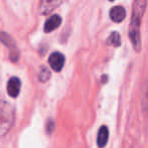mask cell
<instances>
[{
  "instance_id": "cell-2",
  "label": "cell",
  "mask_w": 148,
  "mask_h": 148,
  "mask_svg": "<svg viewBox=\"0 0 148 148\" xmlns=\"http://www.w3.org/2000/svg\"><path fill=\"white\" fill-rule=\"evenodd\" d=\"M15 121V109L8 102L0 100V138L4 137Z\"/></svg>"
},
{
  "instance_id": "cell-5",
  "label": "cell",
  "mask_w": 148,
  "mask_h": 148,
  "mask_svg": "<svg viewBox=\"0 0 148 148\" xmlns=\"http://www.w3.org/2000/svg\"><path fill=\"white\" fill-rule=\"evenodd\" d=\"M21 82L17 77H12L7 83V93L11 98H16L20 93Z\"/></svg>"
},
{
  "instance_id": "cell-9",
  "label": "cell",
  "mask_w": 148,
  "mask_h": 148,
  "mask_svg": "<svg viewBox=\"0 0 148 148\" xmlns=\"http://www.w3.org/2000/svg\"><path fill=\"white\" fill-rule=\"evenodd\" d=\"M108 138H109V130H108V128L106 126H102L99 129L97 138V144L99 148L105 147V145L108 142Z\"/></svg>"
},
{
  "instance_id": "cell-12",
  "label": "cell",
  "mask_w": 148,
  "mask_h": 148,
  "mask_svg": "<svg viewBox=\"0 0 148 148\" xmlns=\"http://www.w3.org/2000/svg\"><path fill=\"white\" fill-rule=\"evenodd\" d=\"M55 129V122H53L51 119H49L47 123V133H51Z\"/></svg>"
},
{
  "instance_id": "cell-8",
  "label": "cell",
  "mask_w": 148,
  "mask_h": 148,
  "mask_svg": "<svg viewBox=\"0 0 148 148\" xmlns=\"http://www.w3.org/2000/svg\"><path fill=\"white\" fill-rule=\"evenodd\" d=\"M125 17H126V11L122 6H115L110 10V18L116 23L123 21Z\"/></svg>"
},
{
  "instance_id": "cell-11",
  "label": "cell",
  "mask_w": 148,
  "mask_h": 148,
  "mask_svg": "<svg viewBox=\"0 0 148 148\" xmlns=\"http://www.w3.org/2000/svg\"><path fill=\"white\" fill-rule=\"evenodd\" d=\"M51 78V72L47 66H42L39 71L38 74V80L42 83H45L49 79Z\"/></svg>"
},
{
  "instance_id": "cell-14",
  "label": "cell",
  "mask_w": 148,
  "mask_h": 148,
  "mask_svg": "<svg viewBox=\"0 0 148 148\" xmlns=\"http://www.w3.org/2000/svg\"><path fill=\"white\" fill-rule=\"evenodd\" d=\"M109 1H114V0H109Z\"/></svg>"
},
{
  "instance_id": "cell-6",
  "label": "cell",
  "mask_w": 148,
  "mask_h": 148,
  "mask_svg": "<svg viewBox=\"0 0 148 148\" xmlns=\"http://www.w3.org/2000/svg\"><path fill=\"white\" fill-rule=\"evenodd\" d=\"M60 3H62V0H40V4H39L40 13L47 15L57 7H59Z\"/></svg>"
},
{
  "instance_id": "cell-3",
  "label": "cell",
  "mask_w": 148,
  "mask_h": 148,
  "mask_svg": "<svg viewBox=\"0 0 148 148\" xmlns=\"http://www.w3.org/2000/svg\"><path fill=\"white\" fill-rule=\"evenodd\" d=\"M0 42H2L6 47L9 49V59L11 62H16L19 59V51L17 49L14 39L8 33L0 31Z\"/></svg>"
},
{
  "instance_id": "cell-13",
  "label": "cell",
  "mask_w": 148,
  "mask_h": 148,
  "mask_svg": "<svg viewBox=\"0 0 148 148\" xmlns=\"http://www.w3.org/2000/svg\"><path fill=\"white\" fill-rule=\"evenodd\" d=\"M143 107L146 110L148 109V87H147L146 94L144 95V99H143Z\"/></svg>"
},
{
  "instance_id": "cell-7",
  "label": "cell",
  "mask_w": 148,
  "mask_h": 148,
  "mask_svg": "<svg viewBox=\"0 0 148 148\" xmlns=\"http://www.w3.org/2000/svg\"><path fill=\"white\" fill-rule=\"evenodd\" d=\"M62 23V17L60 15H53L45 21V32L49 33L56 30Z\"/></svg>"
},
{
  "instance_id": "cell-4",
  "label": "cell",
  "mask_w": 148,
  "mask_h": 148,
  "mask_svg": "<svg viewBox=\"0 0 148 148\" xmlns=\"http://www.w3.org/2000/svg\"><path fill=\"white\" fill-rule=\"evenodd\" d=\"M49 64L55 72H60L64 64V56L59 51H55L49 56Z\"/></svg>"
},
{
  "instance_id": "cell-1",
  "label": "cell",
  "mask_w": 148,
  "mask_h": 148,
  "mask_svg": "<svg viewBox=\"0 0 148 148\" xmlns=\"http://www.w3.org/2000/svg\"><path fill=\"white\" fill-rule=\"evenodd\" d=\"M146 9V0H135L133 3L132 16L129 26V37L131 39L132 47L137 53L141 49L140 40V23Z\"/></svg>"
},
{
  "instance_id": "cell-10",
  "label": "cell",
  "mask_w": 148,
  "mask_h": 148,
  "mask_svg": "<svg viewBox=\"0 0 148 148\" xmlns=\"http://www.w3.org/2000/svg\"><path fill=\"white\" fill-rule=\"evenodd\" d=\"M108 45H112L114 47H118L121 45V36L117 31H113L106 40Z\"/></svg>"
}]
</instances>
